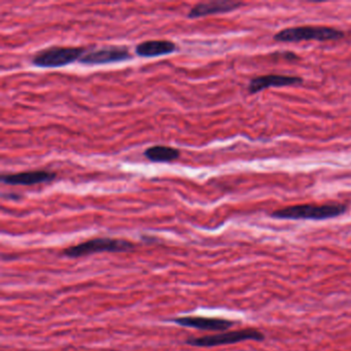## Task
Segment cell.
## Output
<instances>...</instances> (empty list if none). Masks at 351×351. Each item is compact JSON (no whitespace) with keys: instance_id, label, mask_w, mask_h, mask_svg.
Wrapping results in <instances>:
<instances>
[{"instance_id":"cell-1","label":"cell","mask_w":351,"mask_h":351,"mask_svg":"<svg viewBox=\"0 0 351 351\" xmlns=\"http://www.w3.org/2000/svg\"><path fill=\"white\" fill-rule=\"evenodd\" d=\"M347 205L342 203L328 204L291 205L285 208L277 209L270 213V217L277 219H309V221H324L341 217L346 213Z\"/></svg>"},{"instance_id":"cell-2","label":"cell","mask_w":351,"mask_h":351,"mask_svg":"<svg viewBox=\"0 0 351 351\" xmlns=\"http://www.w3.org/2000/svg\"><path fill=\"white\" fill-rule=\"evenodd\" d=\"M342 30L328 26H298V27L285 28L273 36V40L277 43H300L305 40H338L344 38Z\"/></svg>"},{"instance_id":"cell-3","label":"cell","mask_w":351,"mask_h":351,"mask_svg":"<svg viewBox=\"0 0 351 351\" xmlns=\"http://www.w3.org/2000/svg\"><path fill=\"white\" fill-rule=\"evenodd\" d=\"M135 244L126 239L119 238H93L71 245L63 250V254L71 258H82L100 252H125L134 250Z\"/></svg>"},{"instance_id":"cell-4","label":"cell","mask_w":351,"mask_h":351,"mask_svg":"<svg viewBox=\"0 0 351 351\" xmlns=\"http://www.w3.org/2000/svg\"><path fill=\"white\" fill-rule=\"evenodd\" d=\"M85 53L83 47H50L36 53L32 58V64L43 69L66 66L79 61Z\"/></svg>"},{"instance_id":"cell-5","label":"cell","mask_w":351,"mask_h":351,"mask_svg":"<svg viewBox=\"0 0 351 351\" xmlns=\"http://www.w3.org/2000/svg\"><path fill=\"white\" fill-rule=\"evenodd\" d=\"M250 340L262 342L265 340V335L256 328H243V330H232V332L210 335V336L193 337V338L186 339V343L195 347H217Z\"/></svg>"},{"instance_id":"cell-6","label":"cell","mask_w":351,"mask_h":351,"mask_svg":"<svg viewBox=\"0 0 351 351\" xmlns=\"http://www.w3.org/2000/svg\"><path fill=\"white\" fill-rule=\"evenodd\" d=\"M130 59H132V55L128 47L104 46L91 51H86L79 62L85 65H101L122 62Z\"/></svg>"},{"instance_id":"cell-7","label":"cell","mask_w":351,"mask_h":351,"mask_svg":"<svg viewBox=\"0 0 351 351\" xmlns=\"http://www.w3.org/2000/svg\"><path fill=\"white\" fill-rule=\"evenodd\" d=\"M173 322L184 328H196L207 332H227L234 326V322L225 318L203 317V316H182Z\"/></svg>"},{"instance_id":"cell-8","label":"cell","mask_w":351,"mask_h":351,"mask_svg":"<svg viewBox=\"0 0 351 351\" xmlns=\"http://www.w3.org/2000/svg\"><path fill=\"white\" fill-rule=\"evenodd\" d=\"M304 80L300 77H291L285 75H266L254 77L248 84V93H260L269 88L291 87L303 84Z\"/></svg>"},{"instance_id":"cell-9","label":"cell","mask_w":351,"mask_h":351,"mask_svg":"<svg viewBox=\"0 0 351 351\" xmlns=\"http://www.w3.org/2000/svg\"><path fill=\"white\" fill-rule=\"evenodd\" d=\"M57 178L55 172L48 170H32L14 174H3L0 180L10 186H34L38 184H48Z\"/></svg>"},{"instance_id":"cell-10","label":"cell","mask_w":351,"mask_h":351,"mask_svg":"<svg viewBox=\"0 0 351 351\" xmlns=\"http://www.w3.org/2000/svg\"><path fill=\"white\" fill-rule=\"evenodd\" d=\"M243 3L230 0H217L208 3H199L195 5L188 13L190 19L205 17V16L217 15V14L230 13L242 7Z\"/></svg>"},{"instance_id":"cell-11","label":"cell","mask_w":351,"mask_h":351,"mask_svg":"<svg viewBox=\"0 0 351 351\" xmlns=\"http://www.w3.org/2000/svg\"><path fill=\"white\" fill-rule=\"evenodd\" d=\"M178 50V46L170 40H147L138 44L135 48L137 56L143 58L169 55Z\"/></svg>"},{"instance_id":"cell-12","label":"cell","mask_w":351,"mask_h":351,"mask_svg":"<svg viewBox=\"0 0 351 351\" xmlns=\"http://www.w3.org/2000/svg\"><path fill=\"white\" fill-rule=\"evenodd\" d=\"M143 155L151 162L168 163V162L178 160L180 158V152L176 147H168V145H153L147 147Z\"/></svg>"},{"instance_id":"cell-13","label":"cell","mask_w":351,"mask_h":351,"mask_svg":"<svg viewBox=\"0 0 351 351\" xmlns=\"http://www.w3.org/2000/svg\"><path fill=\"white\" fill-rule=\"evenodd\" d=\"M273 55H274V56H281V58L287 61H291V62H293V61H299L300 59H301L297 54H295L293 52H289V51L274 53Z\"/></svg>"},{"instance_id":"cell-14","label":"cell","mask_w":351,"mask_h":351,"mask_svg":"<svg viewBox=\"0 0 351 351\" xmlns=\"http://www.w3.org/2000/svg\"><path fill=\"white\" fill-rule=\"evenodd\" d=\"M8 197V199H15V200H18V199L21 198V196H19L18 194H8V195H3V197Z\"/></svg>"}]
</instances>
